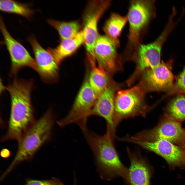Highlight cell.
I'll use <instances>...</instances> for the list:
<instances>
[{
	"instance_id": "obj_5",
	"label": "cell",
	"mask_w": 185,
	"mask_h": 185,
	"mask_svg": "<svg viewBox=\"0 0 185 185\" xmlns=\"http://www.w3.org/2000/svg\"><path fill=\"white\" fill-rule=\"evenodd\" d=\"M148 111L142 89L138 86L118 92L115 99L113 118L116 128L122 120L138 116L146 117Z\"/></svg>"
},
{
	"instance_id": "obj_16",
	"label": "cell",
	"mask_w": 185,
	"mask_h": 185,
	"mask_svg": "<svg viewBox=\"0 0 185 185\" xmlns=\"http://www.w3.org/2000/svg\"><path fill=\"white\" fill-rule=\"evenodd\" d=\"M131 164L129 169V185H150L151 171L147 161L138 151L127 148Z\"/></svg>"
},
{
	"instance_id": "obj_23",
	"label": "cell",
	"mask_w": 185,
	"mask_h": 185,
	"mask_svg": "<svg viewBox=\"0 0 185 185\" xmlns=\"http://www.w3.org/2000/svg\"><path fill=\"white\" fill-rule=\"evenodd\" d=\"M24 185H64L60 180L53 177L49 180H38L27 179Z\"/></svg>"
},
{
	"instance_id": "obj_9",
	"label": "cell",
	"mask_w": 185,
	"mask_h": 185,
	"mask_svg": "<svg viewBox=\"0 0 185 185\" xmlns=\"http://www.w3.org/2000/svg\"><path fill=\"white\" fill-rule=\"evenodd\" d=\"M130 137L138 141L152 142L164 140L172 143L181 142L183 145L185 132L178 122L168 119L154 128L144 130Z\"/></svg>"
},
{
	"instance_id": "obj_19",
	"label": "cell",
	"mask_w": 185,
	"mask_h": 185,
	"mask_svg": "<svg viewBox=\"0 0 185 185\" xmlns=\"http://www.w3.org/2000/svg\"><path fill=\"white\" fill-rule=\"evenodd\" d=\"M88 81L91 87L98 97L109 86V78L107 72L95 65L92 66Z\"/></svg>"
},
{
	"instance_id": "obj_3",
	"label": "cell",
	"mask_w": 185,
	"mask_h": 185,
	"mask_svg": "<svg viewBox=\"0 0 185 185\" xmlns=\"http://www.w3.org/2000/svg\"><path fill=\"white\" fill-rule=\"evenodd\" d=\"M54 120L53 113L49 110L27 130L18 142L16 154L3 173L4 176H6L18 164L32 159L37 151L50 138Z\"/></svg>"
},
{
	"instance_id": "obj_1",
	"label": "cell",
	"mask_w": 185,
	"mask_h": 185,
	"mask_svg": "<svg viewBox=\"0 0 185 185\" xmlns=\"http://www.w3.org/2000/svg\"><path fill=\"white\" fill-rule=\"evenodd\" d=\"M33 80L15 79L4 88L9 92L11 105L7 131L2 142L14 140L18 141L24 133L35 122L31 99Z\"/></svg>"
},
{
	"instance_id": "obj_8",
	"label": "cell",
	"mask_w": 185,
	"mask_h": 185,
	"mask_svg": "<svg viewBox=\"0 0 185 185\" xmlns=\"http://www.w3.org/2000/svg\"><path fill=\"white\" fill-rule=\"evenodd\" d=\"M176 26L169 21L160 35L153 42L142 43L133 53L136 59L138 69L141 71L153 69L160 63L161 53L163 45L169 36Z\"/></svg>"
},
{
	"instance_id": "obj_11",
	"label": "cell",
	"mask_w": 185,
	"mask_h": 185,
	"mask_svg": "<svg viewBox=\"0 0 185 185\" xmlns=\"http://www.w3.org/2000/svg\"><path fill=\"white\" fill-rule=\"evenodd\" d=\"M125 142L137 144L148 151L161 156L169 164L179 166L185 164V154L179 147L169 141L160 140L152 142L138 141L127 136L124 138Z\"/></svg>"
},
{
	"instance_id": "obj_26",
	"label": "cell",
	"mask_w": 185,
	"mask_h": 185,
	"mask_svg": "<svg viewBox=\"0 0 185 185\" xmlns=\"http://www.w3.org/2000/svg\"><path fill=\"white\" fill-rule=\"evenodd\" d=\"M74 183L73 185H77V180L76 177L75 176L74 177Z\"/></svg>"
},
{
	"instance_id": "obj_4",
	"label": "cell",
	"mask_w": 185,
	"mask_h": 185,
	"mask_svg": "<svg viewBox=\"0 0 185 185\" xmlns=\"http://www.w3.org/2000/svg\"><path fill=\"white\" fill-rule=\"evenodd\" d=\"M156 14L154 0L130 2L126 15L129 24L126 50L134 53L142 43V37Z\"/></svg>"
},
{
	"instance_id": "obj_13",
	"label": "cell",
	"mask_w": 185,
	"mask_h": 185,
	"mask_svg": "<svg viewBox=\"0 0 185 185\" xmlns=\"http://www.w3.org/2000/svg\"><path fill=\"white\" fill-rule=\"evenodd\" d=\"M116 88L111 85L97 97L90 116L96 115L103 118L107 124L106 133L114 140L117 138L116 128L113 122Z\"/></svg>"
},
{
	"instance_id": "obj_14",
	"label": "cell",
	"mask_w": 185,
	"mask_h": 185,
	"mask_svg": "<svg viewBox=\"0 0 185 185\" xmlns=\"http://www.w3.org/2000/svg\"><path fill=\"white\" fill-rule=\"evenodd\" d=\"M28 40L31 44L37 67V72L45 82L54 81L58 74V65L51 54L41 45L34 36Z\"/></svg>"
},
{
	"instance_id": "obj_25",
	"label": "cell",
	"mask_w": 185,
	"mask_h": 185,
	"mask_svg": "<svg viewBox=\"0 0 185 185\" xmlns=\"http://www.w3.org/2000/svg\"><path fill=\"white\" fill-rule=\"evenodd\" d=\"M0 155L2 157L5 158H7L10 156L11 152L8 149H4L1 150Z\"/></svg>"
},
{
	"instance_id": "obj_20",
	"label": "cell",
	"mask_w": 185,
	"mask_h": 185,
	"mask_svg": "<svg viewBox=\"0 0 185 185\" xmlns=\"http://www.w3.org/2000/svg\"><path fill=\"white\" fill-rule=\"evenodd\" d=\"M48 23L58 32L61 40L72 37L80 31V26L76 21H61L52 19L47 20Z\"/></svg>"
},
{
	"instance_id": "obj_10",
	"label": "cell",
	"mask_w": 185,
	"mask_h": 185,
	"mask_svg": "<svg viewBox=\"0 0 185 185\" xmlns=\"http://www.w3.org/2000/svg\"><path fill=\"white\" fill-rule=\"evenodd\" d=\"M0 27L4 43L11 60V75L12 76H15L21 68L26 66L30 67L37 72V67L35 59L25 48L10 35L2 17L0 18Z\"/></svg>"
},
{
	"instance_id": "obj_21",
	"label": "cell",
	"mask_w": 185,
	"mask_h": 185,
	"mask_svg": "<svg viewBox=\"0 0 185 185\" xmlns=\"http://www.w3.org/2000/svg\"><path fill=\"white\" fill-rule=\"evenodd\" d=\"M0 9L2 12L15 14L27 18L31 17L34 13L27 5L13 0H0Z\"/></svg>"
},
{
	"instance_id": "obj_17",
	"label": "cell",
	"mask_w": 185,
	"mask_h": 185,
	"mask_svg": "<svg viewBox=\"0 0 185 185\" xmlns=\"http://www.w3.org/2000/svg\"><path fill=\"white\" fill-rule=\"evenodd\" d=\"M84 42V36L82 30L72 37L61 40L55 48H49L47 50L59 65L63 59L73 53Z\"/></svg>"
},
{
	"instance_id": "obj_24",
	"label": "cell",
	"mask_w": 185,
	"mask_h": 185,
	"mask_svg": "<svg viewBox=\"0 0 185 185\" xmlns=\"http://www.w3.org/2000/svg\"><path fill=\"white\" fill-rule=\"evenodd\" d=\"M172 93H185V68L178 77L171 90Z\"/></svg>"
},
{
	"instance_id": "obj_6",
	"label": "cell",
	"mask_w": 185,
	"mask_h": 185,
	"mask_svg": "<svg viewBox=\"0 0 185 185\" xmlns=\"http://www.w3.org/2000/svg\"><path fill=\"white\" fill-rule=\"evenodd\" d=\"M110 0H92L88 2L83 16V32L88 58L90 63L96 60L95 48L99 34V20L111 4Z\"/></svg>"
},
{
	"instance_id": "obj_27",
	"label": "cell",
	"mask_w": 185,
	"mask_h": 185,
	"mask_svg": "<svg viewBox=\"0 0 185 185\" xmlns=\"http://www.w3.org/2000/svg\"><path fill=\"white\" fill-rule=\"evenodd\" d=\"M183 146H184V147H185V140L184 142V144H183Z\"/></svg>"
},
{
	"instance_id": "obj_2",
	"label": "cell",
	"mask_w": 185,
	"mask_h": 185,
	"mask_svg": "<svg viewBox=\"0 0 185 185\" xmlns=\"http://www.w3.org/2000/svg\"><path fill=\"white\" fill-rule=\"evenodd\" d=\"M92 152L97 171L103 180L109 181L122 178L129 184V169L121 161L114 141L107 133L98 135L87 128L82 130Z\"/></svg>"
},
{
	"instance_id": "obj_15",
	"label": "cell",
	"mask_w": 185,
	"mask_h": 185,
	"mask_svg": "<svg viewBox=\"0 0 185 185\" xmlns=\"http://www.w3.org/2000/svg\"><path fill=\"white\" fill-rule=\"evenodd\" d=\"M116 44L105 35H99L95 48L99 67L107 72L115 70L118 57Z\"/></svg>"
},
{
	"instance_id": "obj_22",
	"label": "cell",
	"mask_w": 185,
	"mask_h": 185,
	"mask_svg": "<svg viewBox=\"0 0 185 185\" xmlns=\"http://www.w3.org/2000/svg\"><path fill=\"white\" fill-rule=\"evenodd\" d=\"M168 111L170 115L175 119H185V97L182 96L177 97L170 104Z\"/></svg>"
},
{
	"instance_id": "obj_12",
	"label": "cell",
	"mask_w": 185,
	"mask_h": 185,
	"mask_svg": "<svg viewBox=\"0 0 185 185\" xmlns=\"http://www.w3.org/2000/svg\"><path fill=\"white\" fill-rule=\"evenodd\" d=\"M171 62H162L156 67L146 70L142 76V85L149 91L171 90L174 86Z\"/></svg>"
},
{
	"instance_id": "obj_7",
	"label": "cell",
	"mask_w": 185,
	"mask_h": 185,
	"mask_svg": "<svg viewBox=\"0 0 185 185\" xmlns=\"http://www.w3.org/2000/svg\"><path fill=\"white\" fill-rule=\"evenodd\" d=\"M97 97L87 79L81 88L71 108L65 117L58 121V124L63 127L75 123L81 129L87 127V118L90 116Z\"/></svg>"
},
{
	"instance_id": "obj_18",
	"label": "cell",
	"mask_w": 185,
	"mask_h": 185,
	"mask_svg": "<svg viewBox=\"0 0 185 185\" xmlns=\"http://www.w3.org/2000/svg\"><path fill=\"white\" fill-rule=\"evenodd\" d=\"M127 22V15L123 16L117 13H112L103 27L105 35L118 47L120 45L119 37Z\"/></svg>"
}]
</instances>
